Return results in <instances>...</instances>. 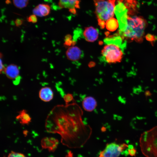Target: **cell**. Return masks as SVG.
<instances>
[{"label": "cell", "mask_w": 157, "mask_h": 157, "mask_svg": "<svg viewBox=\"0 0 157 157\" xmlns=\"http://www.w3.org/2000/svg\"><path fill=\"white\" fill-rule=\"evenodd\" d=\"M80 0H60L59 7L61 8H67L73 14L76 13V9L79 8Z\"/></svg>", "instance_id": "8"}, {"label": "cell", "mask_w": 157, "mask_h": 157, "mask_svg": "<svg viewBox=\"0 0 157 157\" xmlns=\"http://www.w3.org/2000/svg\"><path fill=\"white\" fill-rule=\"evenodd\" d=\"M146 38L147 40L151 42L155 40V37L154 35L148 34L146 36Z\"/></svg>", "instance_id": "22"}, {"label": "cell", "mask_w": 157, "mask_h": 157, "mask_svg": "<svg viewBox=\"0 0 157 157\" xmlns=\"http://www.w3.org/2000/svg\"><path fill=\"white\" fill-rule=\"evenodd\" d=\"M63 98L66 104H69V102L74 100L72 95L69 94L65 95L64 96Z\"/></svg>", "instance_id": "18"}, {"label": "cell", "mask_w": 157, "mask_h": 157, "mask_svg": "<svg viewBox=\"0 0 157 157\" xmlns=\"http://www.w3.org/2000/svg\"><path fill=\"white\" fill-rule=\"evenodd\" d=\"M65 157H73V154L71 151H69L68 152Z\"/></svg>", "instance_id": "25"}, {"label": "cell", "mask_w": 157, "mask_h": 157, "mask_svg": "<svg viewBox=\"0 0 157 157\" xmlns=\"http://www.w3.org/2000/svg\"><path fill=\"white\" fill-rule=\"evenodd\" d=\"M99 34L98 30L92 26L85 28L83 33V36L87 41L93 42L98 38Z\"/></svg>", "instance_id": "10"}, {"label": "cell", "mask_w": 157, "mask_h": 157, "mask_svg": "<svg viewBox=\"0 0 157 157\" xmlns=\"http://www.w3.org/2000/svg\"><path fill=\"white\" fill-rule=\"evenodd\" d=\"M39 17L45 16L48 15L50 12V7L47 4H40L36 7Z\"/></svg>", "instance_id": "15"}, {"label": "cell", "mask_w": 157, "mask_h": 157, "mask_svg": "<svg viewBox=\"0 0 157 157\" xmlns=\"http://www.w3.org/2000/svg\"><path fill=\"white\" fill-rule=\"evenodd\" d=\"M3 72L8 78L16 79L19 76V69L17 65L12 64L5 67Z\"/></svg>", "instance_id": "9"}, {"label": "cell", "mask_w": 157, "mask_h": 157, "mask_svg": "<svg viewBox=\"0 0 157 157\" xmlns=\"http://www.w3.org/2000/svg\"><path fill=\"white\" fill-rule=\"evenodd\" d=\"M82 106L85 110L87 111L91 112L95 109L97 106V103L94 98L88 97L83 99Z\"/></svg>", "instance_id": "12"}, {"label": "cell", "mask_w": 157, "mask_h": 157, "mask_svg": "<svg viewBox=\"0 0 157 157\" xmlns=\"http://www.w3.org/2000/svg\"><path fill=\"white\" fill-rule=\"evenodd\" d=\"M117 20L112 17L108 19L106 22L105 25L107 30L113 31L116 30L119 26Z\"/></svg>", "instance_id": "16"}, {"label": "cell", "mask_w": 157, "mask_h": 157, "mask_svg": "<svg viewBox=\"0 0 157 157\" xmlns=\"http://www.w3.org/2000/svg\"><path fill=\"white\" fill-rule=\"evenodd\" d=\"M115 0H93L95 13L99 26L104 28L108 19L114 15Z\"/></svg>", "instance_id": "4"}, {"label": "cell", "mask_w": 157, "mask_h": 157, "mask_svg": "<svg viewBox=\"0 0 157 157\" xmlns=\"http://www.w3.org/2000/svg\"><path fill=\"white\" fill-rule=\"evenodd\" d=\"M129 154L131 156H135L136 153V150L134 148L131 149H128Z\"/></svg>", "instance_id": "21"}, {"label": "cell", "mask_w": 157, "mask_h": 157, "mask_svg": "<svg viewBox=\"0 0 157 157\" xmlns=\"http://www.w3.org/2000/svg\"><path fill=\"white\" fill-rule=\"evenodd\" d=\"M14 6L19 8L25 7L27 5L28 0H13Z\"/></svg>", "instance_id": "17"}, {"label": "cell", "mask_w": 157, "mask_h": 157, "mask_svg": "<svg viewBox=\"0 0 157 157\" xmlns=\"http://www.w3.org/2000/svg\"><path fill=\"white\" fill-rule=\"evenodd\" d=\"M66 56L68 59L73 62L79 60L84 56L83 51L77 47H69L66 52Z\"/></svg>", "instance_id": "7"}, {"label": "cell", "mask_w": 157, "mask_h": 157, "mask_svg": "<svg viewBox=\"0 0 157 157\" xmlns=\"http://www.w3.org/2000/svg\"><path fill=\"white\" fill-rule=\"evenodd\" d=\"M128 149H131L133 148V146L132 144H129L128 145Z\"/></svg>", "instance_id": "26"}, {"label": "cell", "mask_w": 157, "mask_h": 157, "mask_svg": "<svg viewBox=\"0 0 157 157\" xmlns=\"http://www.w3.org/2000/svg\"><path fill=\"white\" fill-rule=\"evenodd\" d=\"M123 151L120 145L111 143L107 145L105 149L100 152L99 157H118Z\"/></svg>", "instance_id": "6"}, {"label": "cell", "mask_w": 157, "mask_h": 157, "mask_svg": "<svg viewBox=\"0 0 157 157\" xmlns=\"http://www.w3.org/2000/svg\"><path fill=\"white\" fill-rule=\"evenodd\" d=\"M156 117H157V115H156Z\"/></svg>", "instance_id": "28"}, {"label": "cell", "mask_w": 157, "mask_h": 157, "mask_svg": "<svg viewBox=\"0 0 157 157\" xmlns=\"http://www.w3.org/2000/svg\"><path fill=\"white\" fill-rule=\"evenodd\" d=\"M20 123L22 125H28L31 122V118L30 115L27 113V111L23 109L19 112L18 114L16 117Z\"/></svg>", "instance_id": "14"}, {"label": "cell", "mask_w": 157, "mask_h": 157, "mask_svg": "<svg viewBox=\"0 0 157 157\" xmlns=\"http://www.w3.org/2000/svg\"><path fill=\"white\" fill-rule=\"evenodd\" d=\"M58 142L57 140L51 137L44 138L42 139L41 142L43 147L52 149H54L56 148Z\"/></svg>", "instance_id": "13"}, {"label": "cell", "mask_w": 157, "mask_h": 157, "mask_svg": "<svg viewBox=\"0 0 157 157\" xmlns=\"http://www.w3.org/2000/svg\"><path fill=\"white\" fill-rule=\"evenodd\" d=\"M146 26V21L141 17H128L126 28L120 33L123 37L129 41L140 43L143 41Z\"/></svg>", "instance_id": "3"}, {"label": "cell", "mask_w": 157, "mask_h": 157, "mask_svg": "<svg viewBox=\"0 0 157 157\" xmlns=\"http://www.w3.org/2000/svg\"><path fill=\"white\" fill-rule=\"evenodd\" d=\"M83 111L75 102L55 106L46 118L45 127L49 133H58L63 144L70 148H80L90 138L91 127L82 120Z\"/></svg>", "instance_id": "1"}, {"label": "cell", "mask_w": 157, "mask_h": 157, "mask_svg": "<svg viewBox=\"0 0 157 157\" xmlns=\"http://www.w3.org/2000/svg\"><path fill=\"white\" fill-rule=\"evenodd\" d=\"M39 96L42 101L45 102H49L53 99V92L51 88L44 87L40 90Z\"/></svg>", "instance_id": "11"}, {"label": "cell", "mask_w": 157, "mask_h": 157, "mask_svg": "<svg viewBox=\"0 0 157 157\" xmlns=\"http://www.w3.org/2000/svg\"><path fill=\"white\" fill-rule=\"evenodd\" d=\"M23 22V20L21 19H16L15 23L17 26H19L22 24Z\"/></svg>", "instance_id": "23"}, {"label": "cell", "mask_w": 157, "mask_h": 157, "mask_svg": "<svg viewBox=\"0 0 157 157\" xmlns=\"http://www.w3.org/2000/svg\"><path fill=\"white\" fill-rule=\"evenodd\" d=\"M128 10L122 2H119L115 7L114 12L118 22L120 33L124 31L127 24Z\"/></svg>", "instance_id": "5"}, {"label": "cell", "mask_w": 157, "mask_h": 157, "mask_svg": "<svg viewBox=\"0 0 157 157\" xmlns=\"http://www.w3.org/2000/svg\"><path fill=\"white\" fill-rule=\"evenodd\" d=\"M119 1V2H122L123 0H118Z\"/></svg>", "instance_id": "27"}, {"label": "cell", "mask_w": 157, "mask_h": 157, "mask_svg": "<svg viewBox=\"0 0 157 157\" xmlns=\"http://www.w3.org/2000/svg\"><path fill=\"white\" fill-rule=\"evenodd\" d=\"M105 42L106 44L101 51V59L109 63L120 62L123 57L126 42H123L119 36L107 38Z\"/></svg>", "instance_id": "2"}, {"label": "cell", "mask_w": 157, "mask_h": 157, "mask_svg": "<svg viewBox=\"0 0 157 157\" xmlns=\"http://www.w3.org/2000/svg\"><path fill=\"white\" fill-rule=\"evenodd\" d=\"M27 20L29 22L35 23L37 22V18L36 15L33 14L30 15L27 18Z\"/></svg>", "instance_id": "20"}, {"label": "cell", "mask_w": 157, "mask_h": 157, "mask_svg": "<svg viewBox=\"0 0 157 157\" xmlns=\"http://www.w3.org/2000/svg\"><path fill=\"white\" fill-rule=\"evenodd\" d=\"M0 72H3V71L4 70V69L5 68V67H4V65L3 64L2 61L1 59H0Z\"/></svg>", "instance_id": "24"}, {"label": "cell", "mask_w": 157, "mask_h": 157, "mask_svg": "<svg viewBox=\"0 0 157 157\" xmlns=\"http://www.w3.org/2000/svg\"><path fill=\"white\" fill-rule=\"evenodd\" d=\"M8 157H26L23 154L12 151L8 155Z\"/></svg>", "instance_id": "19"}]
</instances>
